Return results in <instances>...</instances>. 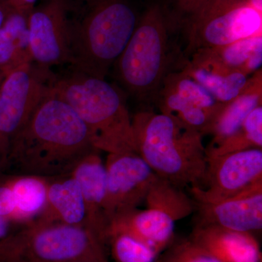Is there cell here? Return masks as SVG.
Wrapping results in <instances>:
<instances>
[{"label":"cell","mask_w":262,"mask_h":262,"mask_svg":"<svg viewBox=\"0 0 262 262\" xmlns=\"http://www.w3.org/2000/svg\"><path fill=\"white\" fill-rule=\"evenodd\" d=\"M189 238L222 262H261L256 236L213 225H194Z\"/></svg>","instance_id":"9a60e30c"},{"label":"cell","mask_w":262,"mask_h":262,"mask_svg":"<svg viewBox=\"0 0 262 262\" xmlns=\"http://www.w3.org/2000/svg\"><path fill=\"white\" fill-rule=\"evenodd\" d=\"M105 168V213L110 223L115 215L139 208L144 203L157 176L136 152L108 154Z\"/></svg>","instance_id":"8fae6325"},{"label":"cell","mask_w":262,"mask_h":262,"mask_svg":"<svg viewBox=\"0 0 262 262\" xmlns=\"http://www.w3.org/2000/svg\"><path fill=\"white\" fill-rule=\"evenodd\" d=\"M155 262H222L188 237L175 235Z\"/></svg>","instance_id":"4316f807"},{"label":"cell","mask_w":262,"mask_h":262,"mask_svg":"<svg viewBox=\"0 0 262 262\" xmlns=\"http://www.w3.org/2000/svg\"><path fill=\"white\" fill-rule=\"evenodd\" d=\"M15 202L13 225L20 227L35 220L46 204L49 179L29 175H10L5 178Z\"/></svg>","instance_id":"ffe728a7"},{"label":"cell","mask_w":262,"mask_h":262,"mask_svg":"<svg viewBox=\"0 0 262 262\" xmlns=\"http://www.w3.org/2000/svg\"><path fill=\"white\" fill-rule=\"evenodd\" d=\"M175 222L154 209L134 208L115 215L108 223L106 237L123 232L161 253L175 237Z\"/></svg>","instance_id":"2e32d148"},{"label":"cell","mask_w":262,"mask_h":262,"mask_svg":"<svg viewBox=\"0 0 262 262\" xmlns=\"http://www.w3.org/2000/svg\"><path fill=\"white\" fill-rule=\"evenodd\" d=\"M187 20L191 53L262 34V11L246 0H203Z\"/></svg>","instance_id":"52a82bcc"},{"label":"cell","mask_w":262,"mask_h":262,"mask_svg":"<svg viewBox=\"0 0 262 262\" xmlns=\"http://www.w3.org/2000/svg\"><path fill=\"white\" fill-rule=\"evenodd\" d=\"M176 9L181 15H186L187 18L199 8L203 0H173Z\"/></svg>","instance_id":"f1b7e54d"},{"label":"cell","mask_w":262,"mask_h":262,"mask_svg":"<svg viewBox=\"0 0 262 262\" xmlns=\"http://www.w3.org/2000/svg\"><path fill=\"white\" fill-rule=\"evenodd\" d=\"M13 225V223L9 220L0 216V239L11 233V227Z\"/></svg>","instance_id":"4dcf8cb0"},{"label":"cell","mask_w":262,"mask_h":262,"mask_svg":"<svg viewBox=\"0 0 262 262\" xmlns=\"http://www.w3.org/2000/svg\"><path fill=\"white\" fill-rule=\"evenodd\" d=\"M194 213V225L217 226L256 235L262 230V181L218 203L196 202Z\"/></svg>","instance_id":"7c38bea8"},{"label":"cell","mask_w":262,"mask_h":262,"mask_svg":"<svg viewBox=\"0 0 262 262\" xmlns=\"http://www.w3.org/2000/svg\"><path fill=\"white\" fill-rule=\"evenodd\" d=\"M37 222L85 226V208L78 183L71 175L49 179L47 198Z\"/></svg>","instance_id":"e0dca14e"},{"label":"cell","mask_w":262,"mask_h":262,"mask_svg":"<svg viewBox=\"0 0 262 262\" xmlns=\"http://www.w3.org/2000/svg\"><path fill=\"white\" fill-rule=\"evenodd\" d=\"M107 245L116 262H155L160 254L155 248L123 232L110 234Z\"/></svg>","instance_id":"d4e9b609"},{"label":"cell","mask_w":262,"mask_h":262,"mask_svg":"<svg viewBox=\"0 0 262 262\" xmlns=\"http://www.w3.org/2000/svg\"><path fill=\"white\" fill-rule=\"evenodd\" d=\"M47 70L24 65L5 77L0 88V158L6 168L10 144L49 93Z\"/></svg>","instance_id":"ba28073f"},{"label":"cell","mask_w":262,"mask_h":262,"mask_svg":"<svg viewBox=\"0 0 262 262\" xmlns=\"http://www.w3.org/2000/svg\"><path fill=\"white\" fill-rule=\"evenodd\" d=\"M155 101L158 103L160 113L174 117L203 136L209 135L210 129L219 112L208 111L199 107L163 84Z\"/></svg>","instance_id":"44dd1931"},{"label":"cell","mask_w":262,"mask_h":262,"mask_svg":"<svg viewBox=\"0 0 262 262\" xmlns=\"http://www.w3.org/2000/svg\"><path fill=\"white\" fill-rule=\"evenodd\" d=\"M144 203L146 208L166 215L173 222L194 213L196 202L184 189L157 176L151 184Z\"/></svg>","instance_id":"7402d4cb"},{"label":"cell","mask_w":262,"mask_h":262,"mask_svg":"<svg viewBox=\"0 0 262 262\" xmlns=\"http://www.w3.org/2000/svg\"><path fill=\"white\" fill-rule=\"evenodd\" d=\"M71 0H47L34 7L29 16L33 63L47 70L71 63Z\"/></svg>","instance_id":"30bf717a"},{"label":"cell","mask_w":262,"mask_h":262,"mask_svg":"<svg viewBox=\"0 0 262 262\" xmlns=\"http://www.w3.org/2000/svg\"><path fill=\"white\" fill-rule=\"evenodd\" d=\"M80 262H84V261H80Z\"/></svg>","instance_id":"8d00e7d4"},{"label":"cell","mask_w":262,"mask_h":262,"mask_svg":"<svg viewBox=\"0 0 262 262\" xmlns=\"http://www.w3.org/2000/svg\"><path fill=\"white\" fill-rule=\"evenodd\" d=\"M37 1V0H7L12 10L28 14H30L34 9Z\"/></svg>","instance_id":"f546056e"},{"label":"cell","mask_w":262,"mask_h":262,"mask_svg":"<svg viewBox=\"0 0 262 262\" xmlns=\"http://www.w3.org/2000/svg\"><path fill=\"white\" fill-rule=\"evenodd\" d=\"M162 84L173 90L193 104L208 111L218 112L223 105L217 101L203 86L182 71L168 74Z\"/></svg>","instance_id":"484cf974"},{"label":"cell","mask_w":262,"mask_h":262,"mask_svg":"<svg viewBox=\"0 0 262 262\" xmlns=\"http://www.w3.org/2000/svg\"><path fill=\"white\" fill-rule=\"evenodd\" d=\"M0 181V216L8 219L13 223L15 211L14 195L6 179Z\"/></svg>","instance_id":"83f0119b"},{"label":"cell","mask_w":262,"mask_h":262,"mask_svg":"<svg viewBox=\"0 0 262 262\" xmlns=\"http://www.w3.org/2000/svg\"><path fill=\"white\" fill-rule=\"evenodd\" d=\"M139 19L130 0L71 3L70 64L74 70L105 80Z\"/></svg>","instance_id":"7a4b0ae2"},{"label":"cell","mask_w":262,"mask_h":262,"mask_svg":"<svg viewBox=\"0 0 262 262\" xmlns=\"http://www.w3.org/2000/svg\"><path fill=\"white\" fill-rule=\"evenodd\" d=\"M168 20L158 3L140 17L125 49L115 61L122 85L141 100H155L166 74Z\"/></svg>","instance_id":"8992f818"},{"label":"cell","mask_w":262,"mask_h":262,"mask_svg":"<svg viewBox=\"0 0 262 262\" xmlns=\"http://www.w3.org/2000/svg\"><path fill=\"white\" fill-rule=\"evenodd\" d=\"M246 1L249 2L253 6L262 11V0H246Z\"/></svg>","instance_id":"d6a6232c"},{"label":"cell","mask_w":262,"mask_h":262,"mask_svg":"<svg viewBox=\"0 0 262 262\" xmlns=\"http://www.w3.org/2000/svg\"><path fill=\"white\" fill-rule=\"evenodd\" d=\"M182 72L194 79L222 103L229 102L242 91L247 83L248 76L239 72L221 74L188 63Z\"/></svg>","instance_id":"603a6c76"},{"label":"cell","mask_w":262,"mask_h":262,"mask_svg":"<svg viewBox=\"0 0 262 262\" xmlns=\"http://www.w3.org/2000/svg\"><path fill=\"white\" fill-rule=\"evenodd\" d=\"M206 149L207 157L220 156L251 149H262V105L251 112L232 135L216 146Z\"/></svg>","instance_id":"cb8c5ba5"},{"label":"cell","mask_w":262,"mask_h":262,"mask_svg":"<svg viewBox=\"0 0 262 262\" xmlns=\"http://www.w3.org/2000/svg\"><path fill=\"white\" fill-rule=\"evenodd\" d=\"M5 165L4 162L3 161L2 158H0V175L3 174V172L5 171Z\"/></svg>","instance_id":"836d02e7"},{"label":"cell","mask_w":262,"mask_h":262,"mask_svg":"<svg viewBox=\"0 0 262 262\" xmlns=\"http://www.w3.org/2000/svg\"><path fill=\"white\" fill-rule=\"evenodd\" d=\"M28 13L12 10L0 27V72L5 76L33 63Z\"/></svg>","instance_id":"d6986e66"},{"label":"cell","mask_w":262,"mask_h":262,"mask_svg":"<svg viewBox=\"0 0 262 262\" xmlns=\"http://www.w3.org/2000/svg\"><path fill=\"white\" fill-rule=\"evenodd\" d=\"M1 84H2V83H0V88H1Z\"/></svg>","instance_id":"d590c367"},{"label":"cell","mask_w":262,"mask_h":262,"mask_svg":"<svg viewBox=\"0 0 262 262\" xmlns=\"http://www.w3.org/2000/svg\"><path fill=\"white\" fill-rule=\"evenodd\" d=\"M12 10L7 0H0V27Z\"/></svg>","instance_id":"1f68e13d"},{"label":"cell","mask_w":262,"mask_h":262,"mask_svg":"<svg viewBox=\"0 0 262 262\" xmlns=\"http://www.w3.org/2000/svg\"><path fill=\"white\" fill-rule=\"evenodd\" d=\"M100 152L94 150L86 155L70 175L78 183L82 192L86 227L107 244L108 222L105 213L106 172Z\"/></svg>","instance_id":"4fadbf2b"},{"label":"cell","mask_w":262,"mask_h":262,"mask_svg":"<svg viewBox=\"0 0 262 262\" xmlns=\"http://www.w3.org/2000/svg\"><path fill=\"white\" fill-rule=\"evenodd\" d=\"M136 152L160 178L184 187H202L206 179L203 136L173 117L144 110L132 117Z\"/></svg>","instance_id":"3957f363"},{"label":"cell","mask_w":262,"mask_h":262,"mask_svg":"<svg viewBox=\"0 0 262 262\" xmlns=\"http://www.w3.org/2000/svg\"><path fill=\"white\" fill-rule=\"evenodd\" d=\"M262 103V70L248 77L241 93L229 102L223 103L210 129L213 136L208 147L216 146L237 130L246 117Z\"/></svg>","instance_id":"ac0fdd59"},{"label":"cell","mask_w":262,"mask_h":262,"mask_svg":"<svg viewBox=\"0 0 262 262\" xmlns=\"http://www.w3.org/2000/svg\"><path fill=\"white\" fill-rule=\"evenodd\" d=\"M5 77H6V76H5L3 73H2L1 72H0V83L3 82V81L4 80Z\"/></svg>","instance_id":"e575fe53"},{"label":"cell","mask_w":262,"mask_h":262,"mask_svg":"<svg viewBox=\"0 0 262 262\" xmlns=\"http://www.w3.org/2000/svg\"><path fill=\"white\" fill-rule=\"evenodd\" d=\"M94 150L85 124L50 89L10 142L5 171L46 179L66 177Z\"/></svg>","instance_id":"6da1fadb"},{"label":"cell","mask_w":262,"mask_h":262,"mask_svg":"<svg viewBox=\"0 0 262 262\" xmlns=\"http://www.w3.org/2000/svg\"><path fill=\"white\" fill-rule=\"evenodd\" d=\"M189 63L221 74L239 72L248 76L261 69L262 34L244 38L219 47L192 53Z\"/></svg>","instance_id":"5bb4252c"},{"label":"cell","mask_w":262,"mask_h":262,"mask_svg":"<svg viewBox=\"0 0 262 262\" xmlns=\"http://www.w3.org/2000/svg\"><path fill=\"white\" fill-rule=\"evenodd\" d=\"M107 248L86 226L33 220L0 239V262H108Z\"/></svg>","instance_id":"5b68a950"},{"label":"cell","mask_w":262,"mask_h":262,"mask_svg":"<svg viewBox=\"0 0 262 262\" xmlns=\"http://www.w3.org/2000/svg\"><path fill=\"white\" fill-rule=\"evenodd\" d=\"M51 92L75 110L98 151L108 154L136 152L132 117L126 103L106 80L74 70L51 81Z\"/></svg>","instance_id":"277c9868"},{"label":"cell","mask_w":262,"mask_h":262,"mask_svg":"<svg viewBox=\"0 0 262 262\" xmlns=\"http://www.w3.org/2000/svg\"><path fill=\"white\" fill-rule=\"evenodd\" d=\"M262 181V149L207 157L203 187L191 188L199 203H215L237 195Z\"/></svg>","instance_id":"9c48e42d"}]
</instances>
